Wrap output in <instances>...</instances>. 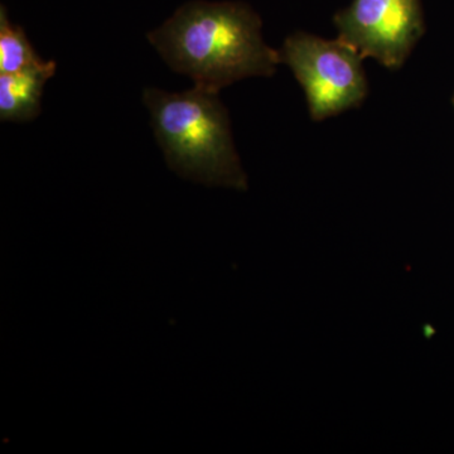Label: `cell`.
<instances>
[{
  "instance_id": "6da1fadb",
  "label": "cell",
  "mask_w": 454,
  "mask_h": 454,
  "mask_svg": "<svg viewBox=\"0 0 454 454\" xmlns=\"http://www.w3.org/2000/svg\"><path fill=\"white\" fill-rule=\"evenodd\" d=\"M146 38L175 73L216 94L247 77L273 76L282 64L279 51L262 40L260 17L244 3H186Z\"/></svg>"
},
{
  "instance_id": "7a4b0ae2",
  "label": "cell",
  "mask_w": 454,
  "mask_h": 454,
  "mask_svg": "<svg viewBox=\"0 0 454 454\" xmlns=\"http://www.w3.org/2000/svg\"><path fill=\"white\" fill-rule=\"evenodd\" d=\"M143 101L173 172L207 186L245 187L229 114L216 92L197 86L184 92L146 88Z\"/></svg>"
},
{
  "instance_id": "3957f363",
  "label": "cell",
  "mask_w": 454,
  "mask_h": 454,
  "mask_svg": "<svg viewBox=\"0 0 454 454\" xmlns=\"http://www.w3.org/2000/svg\"><path fill=\"white\" fill-rule=\"evenodd\" d=\"M306 92L310 116L324 121L360 106L367 94L364 57L343 43L298 32L279 51Z\"/></svg>"
},
{
  "instance_id": "277c9868",
  "label": "cell",
  "mask_w": 454,
  "mask_h": 454,
  "mask_svg": "<svg viewBox=\"0 0 454 454\" xmlns=\"http://www.w3.org/2000/svg\"><path fill=\"white\" fill-rule=\"evenodd\" d=\"M339 40L387 68H399L424 33L420 0H352L334 17Z\"/></svg>"
},
{
  "instance_id": "5b68a950",
  "label": "cell",
  "mask_w": 454,
  "mask_h": 454,
  "mask_svg": "<svg viewBox=\"0 0 454 454\" xmlns=\"http://www.w3.org/2000/svg\"><path fill=\"white\" fill-rule=\"evenodd\" d=\"M53 59L16 74H0V121L27 122L41 114L43 88L56 74Z\"/></svg>"
},
{
  "instance_id": "8992f818",
  "label": "cell",
  "mask_w": 454,
  "mask_h": 454,
  "mask_svg": "<svg viewBox=\"0 0 454 454\" xmlns=\"http://www.w3.org/2000/svg\"><path fill=\"white\" fill-rule=\"evenodd\" d=\"M44 62L33 50L22 27L9 20L7 9L0 8V74H16Z\"/></svg>"
}]
</instances>
